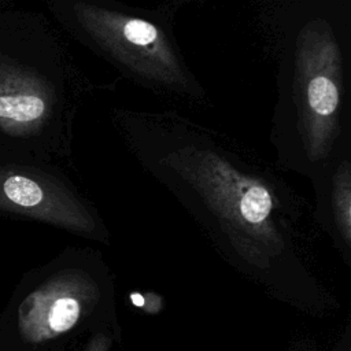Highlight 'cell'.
<instances>
[{"label":"cell","mask_w":351,"mask_h":351,"mask_svg":"<svg viewBox=\"0 0 351 351\" xmlns=\"http://www.w3.org/2000/svg\"><path fill=\"white\" fill-rule=\"evenodd\" d=\"M16 326L23 341L34 346L121 326L114 277L103 254L75 251L22 299Z\"/></svg>","instance_id":"obj_4"},{"label":"cell","mask_w":351,"mask_h":351,"mask_svg":"<svg viewBox=\"0 0 351 351\" xmlns=\"http://www.w3.org/2000/svg\"><path fill=\"white\" fill-rule=\"evenodd\" d=\"M78 351H123L121 326L96 333Z\"/></svg>","instance_id":"obj_8"},{"label":"cell","mask_w":351,"mask_h":351,"mask_svg":"<svg viewBox=\"0 0 351 351\" xmlns=\"http://www.w3.org/2000/svg\"><path fill=\"white\" fill-rule=\"evenodd\" d=\"M100 88L74 69L52 74L0 55V132L36 138L58 129L71 138L78 107Z\"/></svg>","instance_id":"obj_5"},{"label":"cell","mask_w":351,"mask_h":351,"mask_svg":"<svg viewBox=\"0 0 351 351\" xmlns=\"http://www.w3.org/2000/svg\"><path fill=\"white\" fill-rule=\"evenodd\" d=\"M53 7L74 38L122 78L180 106L210 104L177 40L174 7L122 0H53Z\"/></svg>","instance_id":"obj_3"},{"label":"cell","mask_w":351,"mask_h":351,"mask_svg":"<svg viewBox=\"0 0 351 351\" xmlns=\"http://www.w3.org/2000/svg\"><path fill=\"white\" fill-rule=\"evenodd\" d=\"M276 60L274 165L315 185L351 156V0H261Z\"/></svg>","instance_id":"obj_2"},{"label":"cell","mask_w":351,"mask_h":351,"mask_svg":"<svg viewBox=\"0 0 351 351\" xmlns=\"http://www.w3.org/2000/svg\"><path fill=\"white\" fill-rule=\"evenodd\" d=\"M110 121L132 159L236 273L310 317L339 310L318 270L314 210L274 163L177 110L112 107Z\"/></svg>","instance_id":"obj_1"},{"label":"cell","mask_w":351,"mask_h":351,"mask_svg":"<svg viewBox=\"0 0 351 351\" xmlns=\"http://www.w3.org/2000/svg\"><path fill=\"white\" fill-rule=\"evenodd\" d=\"M314 219L332 241L347 267L351 266V156L336 162L313 185Z\"/></svg>","instance_id":"obj_7"},{"label":"cell","mask_w":351,"mask_h":351,"mask_svg":"<svg viewBox=\"0 0 351 351\" xmlns=\"http://www.w3.org/2000/svg\"><path fill=\"white\" fill-rule=\"evenodd\" d=\"M0 210L110 244L99 208L64 176L33 166H0Z\"/></svg>","instance_id":"obj_6"},{"label":"cell","mask_w":351,"mask_h":351,"mask_svg":"<svg viewBox=\"0 0 351 351\" xmlns=\"http://www.w3.org/2000/svg\"><path fill=\"white\" fill-rule=\"evenodd\" d=\"M285 351H319L315 341L311 339H298L289 344ZM330 351H351V325L348 324L343 332V335L337 339L336 344L330 348Z\"/></svg>","instance_id":"obj_9"}]
</instances>
